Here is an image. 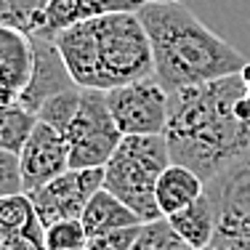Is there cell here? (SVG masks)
Listing matches in <instances>:
<instances>
[{
  "mask_svg": "<svg viewBox=\"0 0 250 250\" xmlns=\"http://www.w3.org/2000/svg\"><path fill=\"white\" fill-rule=\"evenodd\" d=\"M245 96L240 75L170 93L165 144L170 163L213 181L250 152V123L234 115V101Z\"/></svg>",
  "mask_w": 250,
  "mask_h": 250,
  "instance_id": "cell-1",
  "label": "cell"
},
{
  "mask_svg": "<svg viewBox=\"0 0 250 250\" xmlns=\"http://www.w3.org/2000/svg\"><path fill=\"white\" fill-rule=\"evenodd\" d=\"M139 19L149 38L154 80L168 93L240 75L245 56L205 27L184 3H144Z\"/></svg>",
  "mask_w": 250,
  "mask_h": 250,
  "instance_id": "cell-2",
  "label": "cell"
},
{
  "mask_svg": "<svg viewBox=\"0 0 250 250\" xmlns=\"http://www.w3.org/2000/svg\"><path fill=\"white\" fill-rule=\"evenodd\" d=\"M53 45L83 91L106 93L154 77L149 38L136 11L75 24L59 32Z\"/></svg>",
  "mask_w": 250,
  "mask_h": 250,
  "instance_id": "cell-3",
  "label": "cell"
},
{
  "mask_svg": "<svg viewBox=\"0 0 250 250\" xmlns=\"http://www.w3.org/2000/svg\"><path fill=\"white\" fill-rule=\"evenodd\" d=\"M168 165L170 152L165 136H123L104 165V189L125 202L144 224L157 221L163 216L154 202V187Z\"/></svg>",
  "mask_w": 250,
  "mask_h": 250,
  "instance_id": "cell-4",
  "label": "cell"
},
{
  "mask_svg": "<svg viewBox=\"0 0 250 250\" xmlns=\"http://www.w3.org/2000/svg\"><path fill=\"white\" fill-rule=\"evenodd\" d=\"M216 205V237L210 250H250V152L205 184Z\"/></svg>",
  "mask_w": 250,
  "mask_h": 250,
  "instance_id": "cell-5",
  "label": "cell"
},
{
  "mask_svg": "<svg viewBox=\"0 0 250 250\" xmlns=\"http://www.w3.org/2000/svg\"><path fill=\"white\" fill-rule=\"evenodd\" d=\"M64 139L69 144V168L88 170V168H104L109 163V157L123 141V133L117 130V125L109 115L106 93L83 91L80 109H77Z\"/></svg>",
  "mask_w": 250,
  "mask_h": 250,
  "instance_id": "cell-6",
  "label": "cell"
},
{
  "mask_svg": "<svg viewBox=\"0 0 250 250\" xmlns=\"http://www.w3.org/2000/svg\"><path fill=\"white\" fill-rule=\"evenodd\" d=\"M170 93L154 77L106 91V106L123 136H163Z\"/></svg>",
  "mask_w": 250,
  "mask_h": 250,
  "instance_id": "cell-7",
  "label": "cell"
},
{
  "mask_svg": "<svg viewBox=\"0 0 250 250\" xmlns=\"http://www.w3.org/2000/svg\"><path fill=\"white\" fill-rule=\"evenodd\" d=\"M101 187H104V168H88V170L69 168L67 173L29 192L27 197L32 202L35 213H38V221L43 224V229H48L59 221L80 218L85 205Z\"/></svg>",
  "mask_w": 250,
  "mask_h": 250,
  "instance_id": "cell-8",
  "label": "cell"
},
{
  "mask_svg": "<svg viewBox=\"0 0 250 250\" xmlns=\"http://www.w3.org/2000/svg\"><path fill=\"white\" fill-rule=\"evenodd\" d=\"M19 170H21V189L24 194L45 187L48 181L59 178L69 170V144L62 133L48 125L38 123L29 133L27 144L19 152Z\"/></svg>",
  "mask_w": 250,
  "mask_h": 250,
  "instance_id": "cell-9",
  "label": "cell"
},
{
  "mask_svg": "<svg viewBox=\"0 0 250 250\" xmlns=\"http://www.w3.org/2000/svg\"><path fill=\"white\" fill-rule=\"evenodd\" d=\"M32 75H29L27 88L16 96V104L24 106L27 112L38 115V109L45 104L51 96H59L64 91H72L75 80L64 64L62 53L53 45V40H40L32 38Z\"/></svg>",
  "mask_w": 250,
  "mask_h": 250,
  "instance_id": "cell-10",
  "label": "cell"
},
{
  "mask_svg": "<svg viewBox=\"0 0 250 250\" xmlns=\"http://www.w3.org/2000/svg\"><path fill=\"white\" fill-rule=\"evenodd\" d=\"M141 5L144 3H139V0H48L29 38L53 40L59 32L75 24L101 19L109 14H133Z\"/></svg>",
  "mask_w": 250,
  "mask_h": 250,
  "instance_id": "cell-11",
  "label": "cell"
},
{
  "mask_svg": "<svg viewBox=\"0 0 250 250\" xmlns=\"http://www.w3.org/2000/svg\"><path fill=\"white\" fill-rule=\"evenodd\" d=\"M32 38L0 24V85L19 96L32 75Z\"/></svg>",
  "mask_w": 250,
  "mask_h": 250,
  "instance_id": "cell-12",
  "label": "cell"
},
{
  "mask_svg": "<svg viewBox=\"0 0 250 250\" xmlns=\"http://www.w3.org/2000/svg\"><path fill=\"white\" fill-rule=\"evenodd\" d=\"M202 194H205V181L194 170L184 168V165H176V163H170L163 170L157 187H154V202H157L163 218L189 208Z\"/></svg>",
  "mask_w": 250,
  "mask_h": 250,
  "instance_id": "cell-13",
  "label": "cell"
},
{
  "mask_svg": "<svg viewBox=\"0 0 250 250\" xmlns=\"http://www.w3.org/2000/svg\"><path fill=\"white\" fill-rule=\"evenodd\" d=\"M80 224L85 226L88 237H96V234H106V231H115V229L141 226L144 221H141L125 202H120L112 192H106V189L101 187L91 197V202L85 205V210H83V216H80Z\"/></svg>",
  "mask_w": 250,
  "mask_h": 250,
  "instance_id": "cell-14",
  "label": "cell"
},
{
  "mask_svg": "<svg viewBox=\"0 0 250 250\" xmlns=\"http://www.w3.org/2000/svg\"><path fill=\"white\" fill-rule=\"evenodd\" d=\"M165 221L170 224V229L192 250L213 245V237H216V205L208 197V192L200 200H194L189 208L168 216Z\"/></svg>",
  "mask_w": 250,
  "mask_h": 250,
  "instance_id": "cell-15",
  "label": "cell"
},
{
  "mask_svg": "<svg viewBox=\"0 0 250 250\" xmlns=\"http://www.w3.org/2000/svg\"><path fill=\"white\" fill-rule=\"evenodd\" d=\"M32 231H43V224L38 221V213L24 192L0 200V242L16 234H32Z\"/></svg>",
  "mask_w": 250,
  "mask_h": 250,
  "instance_id": "cell-16",
  "label": "cell"
},
{
  "mask_svg": "<svg viewBox=\"0 0 250 250\" xmlns=\"http://www.w3.org/2000/svg\"><path fill=\"white\" fill-rule=\"evenodd\" d=\"M35 125H38V117L32 112H27L24 106H19L16 101L11 106H5L0 112V149L19 157L21 146L27 144Z\"/></svg>",
  "mask_w": 250,
  "mask_h": 250,
  "instance_id": "cell-17",
  "label": "cell"
},
{
  "mask_svg": "<svg viewBox=\"0 0 250 250\" xmlns=\"http://www.w3.org/2000/svg\"><path fill=\"white\" fill-rule=\"evenodd\" d=\"M80 96H83V88H72V91H64L59 96H51L43 106L38 109V123L48 125L56 133L67 136L69 125H72L77 109H80Z\"/></svg>",
  "mask_w": 250,
  "mask_h": 250,
  "instance_id": "cell-18",
  "label": "cell"
},
{
  "mask_svg": "<svg viewBox=\"0 0 250 250\" xmlns=\"http://www.w3.org/2000/svg\"><path fill=\"white\" fill-rule=\"evenodd\" d=\"M130 250H192V248L170 229V224L165 218H157V221H149L141 226Z\"/></svg>",
  "mask_w": 250,
  "mask_h": 250,
  "instance_id": "cell-19",
  "label": "cell"
},
{
  "mask_svg": "<svg viewBox=\"0 0 250 250\" xmlns=\"http://www.w3.org/2000/svg\"><path fill=\"white\" fill-rule=\"evenodd\" d=\"M45 3L48 0H0V24L14 27L24 35H32Z\"/></svg>",
  "mask_w": 250,
  "mask_h": 250,
  "instance_id": "cell-20",
  "label": "cell"
},
{
  "mask_svg": "<svg viewBox=\"0 0 250 250\" xmlns=\"http://www.w3.org/2000/svg\"><path fill=\"white\" fill-rule=\"evenodd\" d=\"M88 234L80 218L59 221L45 229V250H85Z\"/></svg>",
  "mask_w": 250,
  "mask_h": 250,
  "instance_id": "cell-21",
  "label": "cell"
},
{
  "mask_svg": "<svg viewBox=\"0 0 250 250\" xmlns=\"http://www.w3.org/2000/svg\"><path fill=\"white\" fill-rule=\"evenodd\" d=\"M144 226V224H141ZM141 226H130V229H115V231H106V234H96V237H88V245L85 250H130V245L136 242Z\"/></svg>",
  "mask_w": 250,
  "mask_h": 250,
  "instance_id": "cell-22",
  "label": "cell"
},
{
  "mask_svg": "<svg viewBox=\"0 0 250 250\" xmlns=\"http://www.w3.org/2000/svg\"><path fill=\"white\" fill-rule=\"evenodd\" d=\"M21 170H19V157L0 149V200L21 194Z\"/></svg>",
  "mask_w": 250,
  "mask_h": 250,
  "instance_id": "cell-23",
  "label": "cell"
},
{
  "mask_svg": "<svg viewBox=\"0 0 250 250\" xmlns=\"http://www.w3.org/2000/svg\"><path fill=\"white\" fill-rule=\"evenodd\" d=\"M0 250H45V229L32 234H16L0 242Z\"/></svg>",
  "mask_w": 250,
  "mask_h": 250,
  "instance_id": "cell-24",
  "label": "cell"
},
{
  "mask_svg": "<svg viewBox=\"0 0 250 250\" xmlns=\"http://www.w3.org/2000/svg\"><path fill=\"white\" fill-rule=\"evenodd\" d=\"M234 115L240 117L242 123H250V99L248 96H240L234 101Z\"/></svg>",
  "mask_w": 250,
  "mask_h": 250,
  "instance_id": "cell-25",
  "label": "cell"
},
{
  "mask_svg": "<svg viewBox=\"0 0 250 250\" xmlns=\"http://www.w3.org/2000/svg\"><path fill=\"white\" fill-rule=\"evenodd\" d=\"M14 101H16V96H14V93H11V91H5V88L0 85V112H3L5 106H11Z\"/></svg>",
  "mask_w": 250,
  "mask_h": 250,
  "instance_id": "cell-26",
  "label": "cell"
},
{
  "mask_svg": "<svg viewBox=\"0 0 250 250\" xmlns=\"http://www.w3.org/2000/svg\"><path fill=\"white\" fill-rule=\"evenodd\" d=\"M240 77H242V83H245V96L250 99V62L242 67V72H240Z\"/></svg>",
  "mask_w": 250,
  "mask_h": 250,
  "instance_id": "cell-27",
  "label": "cell"
},
{
  "mask_svg": "<svg viewBox=\"0 0 250 250\" xmlns=\"http://www.w3.org/2000/svg\"><path fill=\"white\" fill-rule=\"evenodd\" d=\"M139 3H184V0H139Z\"/></svg>",
  "mask_w": 250,
  "mask_h": 250,
  "instance_id": "cell-28",
  "label": "cell"
},
{
  "mask_svg": "<svg viewBox=\"0 0 250 250\" xmlns=\"http://www.w3.org/2000/svg\"><path fill=\"white\" fill-rule=\"evenodd\" d=\"M200 250H210V248H200Z\"/></svg>",
  "mask_w": 250,
  "mask_h": 250,
  "instance_id": "cell-29",
  "label": "cell"
}]
</instances>
